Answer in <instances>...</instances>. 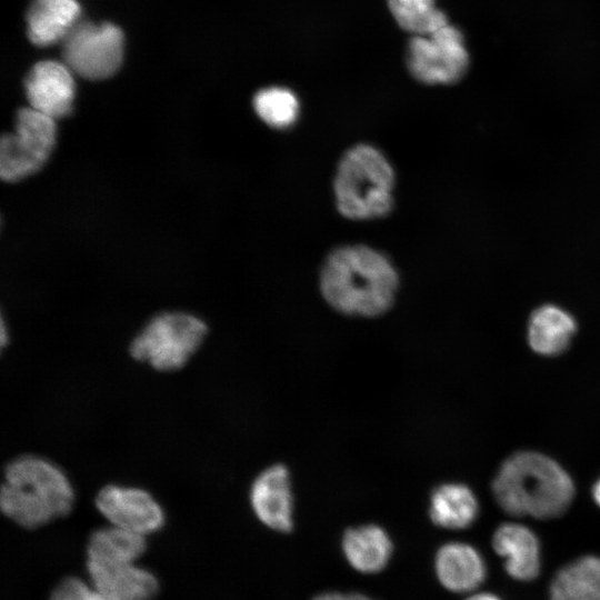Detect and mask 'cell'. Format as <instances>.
<instances>
[{
    "instance_id": "6da1fadb",
    "label": "cell",
    "mask_w": 600,
    "mask_h": 600,
    "mask_svg": "<svg viewBox=\"0 0 600 600\" xmlns=\"http://www.w3.org/2000/svg\"><path fill=\"white\" fill-rule=\"evenodd\" d=\"M319 287L326 302L336 311L371 318L392 307L399 273L380 250L366 244H344L324 259Z\"/></svg>"
},
{
    "instance_id": "7a4b0ae2",
    "label": "cell",
    "mask_w": 600,
    "mask_h": 600,
    "mask_svg": "<svg viewBox=\"0 0 600 600\" xmlns=\"http://www.w3.org/2000/svg\"><path fill=\"white\" fill-rule=\"evenodd\" d=\"M76 501L66 471L49 458L22 453L3 468L0 509L24 529H38L71 513Z\"/></svg>"
},
{
    "instance_id": "3957f363",
    "label": "cell",
    "mask_w": 600,
    "mask_h": 600,
    "mask_svg": "<svg viewBox=\"0 0 600 600\" xmlns=\"http://www.w3.org/2000/svg\"><path fill=\"white\" fill-rule=\"evenodd\" d=\"M491 490L506 513L540 520L562 516L576 491L572 478L557 461L529 450L517 451L501 463Z\"/></svg>"
},
{
    "instance_id": "277c9868",
    "label": "cell",
    "mask_w": 600,
    "mask_h": 600,
    "mask_svg": "<svg viewBox=\"0 0 600 600\" xmlns=\"http://www.w3.org/2000/svg\"><path fill=\"white\" fill-rule=\"evenodd\" d=\"M396 172L384 153L369 143L350 147L333 178L337 210L346 219L369 221L388 216L394 206Z\"/></svg>"
},
{
    "instance_id": "5b68a950",
    "label": "cell",
    "mask_w": 600,
    "mask_h": 600,
    "mask_svg": "<svg viewBox=\"0 0 600 600\" xmlns=\"http://www.w3.org/2000/svg\"><path fill=\"white\" fill-rule=\"evenodd\" d=\"M208 333L207 324L186 312L153 317L131 340L130 357L157 372L183 369L196 356Z\"/></svg>"
},
{
    "instance_id": "8992f818",
    "label": "cell",
    "mask_w": 600,
    "mask_h": 600,
    "mask_svg": "<svg viewBox=\"0 0 600 600\" xmlns=\"http://www.w3.org/2000/svg\"><path fill=\"white\" fill-rule=\"evenodd\" d=\"M56 120L31 107L19 110L14 131L0 142V176L7 182L24 179L42 168L56 143Z\"/></svg>"
},
{
    "instance_id": "52a82bcc",
    "label": "cell",
    "mask_w": 600,
    "mask_h": 600,
    "mask_svg": "<svg viewBox=\"0 0 600 600\" xmlns=\"http://www.w3.org/2000/svg\"><path fill=\"white\" fill-rule=\"evenodd\" d=\"M469 62L462 32L449 23L409 41V71L420 82L453 84L466 74Z\"/></svg>"
},
{
    "instance_id": "ba28073f",
    "label": "cell",
    "mask_w": 600,
    "mask_h": 600,
    "mask_svg": "<svg viewBox=\"0 0 600 600\" xmlns=\"http://www.w3.org/2000/svg\"><path fill=\"white\" fill-rule=\"evenodd\" d=\"M64 63L92 80L112 76L122 62L123 34L112 23H77L63 39Z\"/></svg>"
},
{
    "instance_id": "9c48e42d",
    "label": "cell",
    "mask_w": 600,
    "mask_h": 600,
    "mask_svg": "<svg viewBox=\"0 0 600 600\" xmlns=\"http://www.w3.org/2000/svg\"><path fill=\"white\" fill-rule=\"evenodd\" d=\"M94 507L109 524L148 536L166 523V512L156 497L137 486L108 483L94 496Z\"/></svg>"
},
{
    "instance_id": "30bf717a",
    "label": "cell",
    "mask_w": 600,
    "mask_h": 600,
    "mask_svg": "<svg viewBox=\"0 0 600 600\" xmlns=\"http://www.w3.org/2000/svg\"><path fill=\"white\" fill-rule=\"evenodd\" d=\"M71 72L66 63L53 60L34 64L24 82L30 107L54 120L68 116L76 90Z\"/></svg>"
},
{
    "instance_id": "8fae6325",
    "label": "cell",
    "mask_w": 600,
    "mask_h": 600,
    "mask_svg": "<svg viewBox=\"0 0 600 600\" xmlns=\"http://www.w3.org/2000/svg\"><path fill=\"white\" fill-rule=\"evenodd\" d=\"M250 504L256 517L268 528L292 530L293 498L290 476L283 464H273L258 474L250 488Z\"/></svg>"
},
{
    "instance_id": "7c38bea8",
    "label": "cell",
    "mask_w": 600,
    "mask_h": 600,
    "mask_svg": "<svg viewBox=\"0 0 600 600\" xmlns=\"http://www.w3.org/2000/svg\"><path fill=\"white\" fill-rule=\"evenodd\" d=\"M492 546L504 560L510 577L521 581L537 578L541 567L540 542L531 529L514 522L502 523L492 536Z\"/></svg>"
},
{
    "instance_id": "4fadbf2b",
    "label": "cell",
    "mask_w": 600,
    "mask_h": 600,
    "mask_svg": "<svg viewBox=\"0 0 600 600\" xmlns=\"http://www.w3.org/2000/svg\"><path fill=\"white\" fill-rule=\"evenodd\" d=\"M434 567L440 583L457 593L473 591L487 576L484 559L476 548L464 542L443 544L436 554Z\"/></svg>"
},
{
    "instance_id": "5bb4252c",
    "label": "cell",
    "mask_w": 600,
    "mask_h": 600,
    "mask_svg": "<svg viewBox=\"0 0 600 600\" xmlns=\"http://www.w3.org/2000/svg\"><path fill=\"white\" fill-rule=\"evenodd\" d=\"M87 566L93 587L112 600H152L158 593L153 573L134 563Z\"/></svg>"
},
{
    "instance_id": "9a60e30c",
    "label": "cell",
    "mask_w": 600,
    "mask_h": 600,
    "mask_svg": "<svg viewBox=\"0 0 600 600\" xmlns=\"http://www.w3.org/2000/svg\"><path fill=\"white\" fill-rule=\"evenodd\" d=\"M348 563L362 573H377L389 563L393 546L388 532L377 524L348 529L341 541Z\"/></svg>"
},
{
    "instance_id": "2e32d148",
    "label": "cell",
    "mask_w": 600,
    "mask_h": 600,
    "mask_svg": "<svg viewBox=\"0 0 600 600\" xmlns=\"http://www.w3.org/2000/svg\"><path fill=\"white\" fill-rule=\"evenodd\" d=\"M79 14L76 0H34L27 13L28 36L37 46L53 44L66 38Z\"/></svg>"
},
{
    "instance_id": "e0dca14e",
    "label": "cell",
    "mask_w": 600,
    "mask_h": 600,
    "mask_svg": "<svg viewBox=\"0 0 600 600\" xmlns=\"http://www.w3.org/2000/svg\"><path fill=\"white\" fill-rule=\"evenodd\" d=\"M576 330V321L568 312L546 304L531 314L528 342L541 356H558L568 349Z\"/></svg>"
},
{
    "instance_id": "ac0fdd59",
    "label": "cell",
    "mask_w": 600,
    "mask_h": 600,
    "mask_svg": "<svg viewBox=\"0 0 600 600\" xmlns=\"http://www.w3.org/2000/svg\"><path fill=\"white\" fill-rule=\"evenodd\" d=\"M146 548L144 536L109 524L89 536L87 563L99 566L134 563Z\"/></svg>"
},
{
    "instance_id": "d6986e66",
    "label": "cell",
    "mask_w": 600,
    "mask_h": 600,
    "mask_svg": "<svg viewBox=\"0 0 600 600\" xmlns=\"http://www.w3.org/2000/svg\"><path fill=\"white\" fill-rule=\"evenodd\" d=\"M479 514L473 491L462 483H443L430 497L429 516L436 526L446 529L470 527Z\"/></svg>"
},
{
    "instance_id": "ffe728a7",
    "label": "cell",
    "mask_w": 600,
    "mask_h": 600,
    "mask_svg": "<svg viewBox=\"0 0 600 600\" xmlns=\"http://www.w3.org/2000/svg\"><path fill=\"white\" fill-rule=\"evenodd\" d=\"M388 4L398 24L414 36H428L448 24L434 0H388Z\"/></svg>"
},
{
    "instance_id": "44dd1931",
    "label": "cell",
    "mask_w": 600,
    "mask_h": 600,
    "mask_svg": "<svg viewBox=\"0 0 600 600\" xmlns=\"http://www.w3.org/2000/svg\"><path fill=\"white\" fill-rule=\"evenodd\" d=\"M253 108L266 124L274 129H287L297 121L300 104L291 90L269 87L256 93Z\"/></svg>"
},
{
    "instance_id": "7402d4cb",
    "label": "cell",
    "mask_w": 600,
    "mask_h": 600,
    "mask_svg": "<svg viewBox=\"0 0 600 600\" xmlns=\"http://www.w3.org/2000/svg\"><path fill=\"white\" fill-rule=\"evenodd\" d=\"M590 600H600V558L584 556L569 564Z\"/></svg>"
},
{
    "instance_id": "603a6c76",
    "label": "cell",
    "mask_w": 600,
    "mask_h": 600,
    "mask_svg": "<svg viewBox=\"0 0 600 600\" xmlns=\"http://www.w3.org/2000/svg\"><path fill=\"white\" fill-rule=\"evenodd\" d=\"M550 600H590L569 564L560 569L553 578Z\"/></svg>"
},
{
    "instance_id": "cb8c5ba5",
    "label": "cell",
    "mask_w": 600,
    "mask_h": 600,
    "mask_svg": "<svg viewBox=\"0 0 600 600\" xmlns=\"http://www.w3.org/2000/svg\"><path fill=\"white\" fill-rule=\"evenodd\" d=\"M50 600H112L94 587L78 578L62 580L53 590Z\"/></svg>"
},
{
    "instance_id": "d4e9b609",
    "label": "cell",
    "mask_w": 600,
    "mask_h": 600,
    "mask_svg": "<svg viewBox=\"0 0 600 600\" xmlns=\"http://www.w3.org/2000/svg\"><path fill=\"white\" fill-rule=\"evenodd\" d=\"M312 600H373L372 598L357 592L341 593L328 591L316 596Z\"/></svg>"
},
{
    "instance_id": "484cf974",
    "label": "cell",
    "mask_w": 600,
    "mask_h": 600,
    "mask_svg": "<svg viewBox=\"0 0 600 600\" xmlns=\"http://www.w3.org/2000/svg\"><path fill=\"white\" fill-rule=\"evenodd\" d=\"M464 600H501L498 596L489 592H480L472 594Z\"/></svg>"
},
{
    "instance_id": "4316f807",
    "label": "cell",
    "mask_w": 600,
    "mask_h": 600,
    "mask_svg": "<svg viewBox=\"0 0 600 600\" xmlns=\"http://www.w3.org/2000/svg\"><path fill=\"white\" fill-rule=\"evenodd\" d=\"M592 498L598 507H600V477L597 479L592 487Z\"/></svg>"
}]
</instances>
